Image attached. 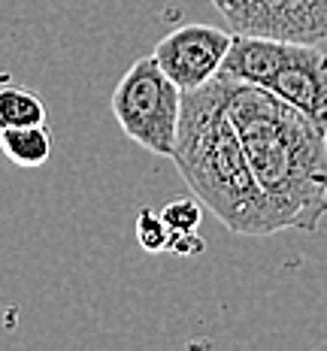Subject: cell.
Segmentation results:
<instances>
[{
    "instance_id": "obj_1",
    "label": "cell",
    "mask_w": 327,
    "mask_h": 351,
    "mask_svg": "<svg viewBox=\"0 0 327 351\" xmlns=\"http://www.w3.org/2000/svg\"><path fill=\"white\" fill-rule=\"evenodd\" d=\"M224 82L228 115L279 230L315 233L327 215V130L270 88Z\"/></svg>"
},
{
    "instance_id": "obj_2",
    "label": "cell",
    "mask_w": 327,
    "mask_h": 351,
    "mask_svg": "<svg viewBox=\"0 0 327 351\" xmlns=\"http://www.w3.org/2000/svg\"><path fill=\"white\" fill-rule=\"evenodd\" d=\"M170 158L194 197L228 230L243 237L279 233V221L254 182L243 140L228 115L224 76L182 94L176 149Z\"/></svg>"
},
{
    "instance_id": "obj_3",
    "label": "cell",
    "mask_w": 327,
    "mask_h": 351,
    "mask_svg": "<svg viewBox=\"0 0 327 351\" xmlns=\"http://www.w3.org/2000/svg\"><path fill=\"white\" fill-rule=\"evenodd\" d=\"M182 88L158 67L155 58H140L115 85L109 109L130 143L152 155L170 158L182 119Z\"/></svg>"
},
{
    "instance_id": "obj_4",
    "label": "cell",
    "mask_w": 327,
    "mask_h": 351,
    "mask_svg": "<svg viewBox=\"0 0 327 351\" xmlns=\"http://www.w3.org/2000/svg\"><path fill=\"white\" fill-rule=\"evenodd\" d=\"M224 21L237 34L318 46L327 40V0H239Z\"/></svg>"
},
{
    "instance_id": "obj_5",
    "label": "cell",
    "mask_w": 327,
    "mask_h": 351,
    "mask_svg": "<svg viewBox=\"0 0 327 351\" xmlns=\"http://www.w3.org/2000/svg\"><path fill=\"white\" fill-rule=\"evenodd\" d=\"M230 43L234 31L213 25H182L158 43L152 58L182 91H194L221 73Z\"/></svg>"
},
{
    "instance_id": "obj_6",
    "label": "cell",
    "mask_w": 327,
    "mask_h": 351,
    "mask_svg": "<svg viewBox=\"0 0 327 351\" xmlns=\"http://www.w3.org/2000/svg\"><path fill=\"white\" fill-rule=\"evenodd\" d=\"M267 88L327 130V52L291 43L285 61Z\"/></svg>"
},
{
    "instance_id": "obj_7",
    "label": "cell",
    "mask_w": 327,
    "mask_h": 351,
    "mask_svg": "<svg viewBox=\"0 0 327 351\" xmlns=\"http://www.w3.org/2000/svg\"><path fill=\"white\" fill-rule=\"evenodd\" d=\"M288 46L291 43H285V40L254 36V34H237L234 31V43H230L228 58H224L218 76H228V79H237V82L267 88L273 82L276 70H279L282 61H285Z\"/></svg>"
},
{
    "instance_id": "obj_8",
    "label": "cell",
    "mask_w": 327,
    "mask_h": 351,
    "mask_svg": "<svg viewBox=\"0 0 327 351\" xmlns=\"http://www.w3.org/2000/svg\"><path fill=\"white\" fill-rule=\"evenodd\" d=\"M0 152L6 160L25 170L43 167L52 155V134L46 124H27V128H3L0 130Z\"/></svg>"
},
{
    "instance_id": "obj_9",
    "label": "cell",
    "mask_w": 327,
    "mask_h": 351,
    "mask_svg": "<svg viewBox=\"0 0 327 351\" xmlns=\"http://www.w3.org/2000/svg\"><path fill=\"white\" fill-rule=\"evenodd\" d=\"M27 124H46V104L21 85H3L0 88V130L27 128Z\"/></svg>"
},
{
    "instance_id": "obj_10",
    "label": "cell",
    "mask_w": 327,
    "mask_h": 351,
    "mask_svg": "<svg viewBox=\"0 0 327 351\" xmlns=\"http://www.w3.org/2000/svg\"><path fill=\"white\" fill-rule=\"evenodd\" d=\"M161 218H164L167 228H170V233H194L200 228V218H203L200 200L197 197H179V200H170L161 209Z\"/></svg>"
},
{
    "instance_id": "obj_11",
    "label": "cell",
    "mask_w": 327,
    "mask_h": 351,
    "mask_svg": "<svg viewBox=\"0 0 327 351\" xmlns=\"http://www.w3.org/2000/svg\"><path fill=\"white\" fill-rule=\"evenodd\" d=\"M136 239H140V245L145 252L152 254H161L167 252V243H170V228L164 224L161 212H152V209H140V215H136Z\"/></svg>"
},
{
    "instance_id": "obj_12",
    "label": "cell",
    "mask_w": 327,
    "mask_h": 351,
    "mask_svg": "<svg viewBox=\"0 0 327 351\" xmlns=\"http://www.w3.org/2000/svg\"><path fill=\"white\" fill-rule=\"evenodd\" d=\"M206 243L197 237V230L194 233H170V243H167V252L176 254V258H191V254H200Z\"/></svg>"
},
{
    "instance_id": "obj_13",
    "label": "cell",
    "mask_w": 327,
    "mask_h": 351,
    "mask_svg": "<svg viewBox=\"0 0 327 351\" xmlns=\"http://www.w3.org/2000/svg\"><path fill=\"white\" fill-rule=\"evenodd\" d=\"M213 3H215V10L224 16V12H230V10H234V6L239 3V0H213Z\"/></svg>"
}]
</instances>
